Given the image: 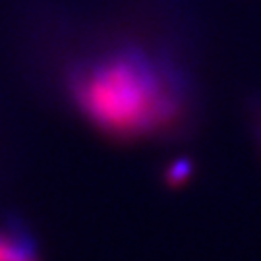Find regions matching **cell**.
<instances>
[{"label": "cell", "mask_w": 261, "mask_h": 261, "mask_svg": "<svg viewBox=\"0 0 261 261\" xmlns=\"http://www.w3.org/2000/svg\"><path fill=\"white\" fill-rule=\"evenodd\" d=\"M64 91L91 128L116 141L172 136L192 111V84L174 58L140 43H116L77 58Z\"/></svg>", "instance_id": "obj_1"}, {"label": "cell", "mask_w": 261, "mask_h": 261, "mask_svg": "<svg viewBox=\"0 0 261 261\" xmlns=\"http://www.w3.org/2000/svg\"><path fill=\"white\" fill-rule=\"evenodd\" d=\"M0 261H43L37 236L19 215H0Z\"/></svg>", "instance_id": "obj_2"}, {"label": "cell", "mask_w": 261, "mask_h": 261, "mask_svg": "<svg viewBox=\"0 0 261 261\" xmlns=\"http://www.w3.org/2000/svg\"><path fill=\"white\" fill-rule=\"evenodd\" d=\"M257 140H259V147H261V112H259V118H257Z\"/></svg>", "instance_id": "obj_3"}]
</instances>
